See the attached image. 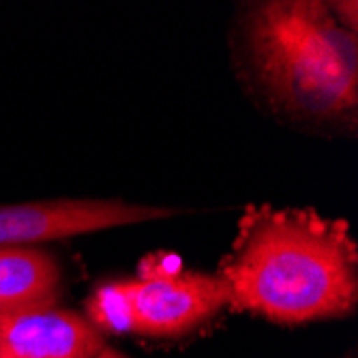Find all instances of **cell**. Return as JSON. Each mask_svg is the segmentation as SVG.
<instances>
[{
  "label": "cell",
  "mask_w": 358,
  "mask_h": 358,
  "mask_svg": "<svg viewBox=\"0 0 358 358\" xmlns=\"http://www.w3.org/2000/svg\"><path fill=\"white\" fill-rule=\"evenodd\" d=\"M219 277L236 311L277 324L341 317L358 301V249L343 219L313 208L249 206Z\"/></svg>",
  "instance_id": "cell-1"
},
{
  "label": "cell",
  "mask_w": 358,
  "mask_h": 358,
  "mask_svg": "<svg viewBox=\"0 0 358 358\" xmlns=\"http://www.w3.org/2000/svg\"><path fill=\"white\" fill-rule=\"evenodd\" d=\"M236 64L257 101L283 120L356 131L358 37L320 0L249 5Z\"/></svg>",
  "instance_id": "cell-2"
},
{
  "label": "cell",
  "mask_w": 358,
  "mask_h": 358,
  "mask_svg": "<svg viewBox=\"0 0 358 358\" xmlns=\"http://www.w3.org/2000/svg\"><path fill=\"white\" fill-rule=\"evenodd\" d=\"M176 210L112 200H45L0 206V247H39L50 241L174 217Z\"/></svg>",
  "instance_id": "cell-3"
},
{
  "label": "cell",
  "mask_w": 358,
  "mask_h": 358,
  "mask_svg": "<svg viewBox=\"0 0 358 358\" xmlns=\"http://www.w3.org/2000/svg\"><path fill=\"white\" fill-rule=\"evenodd\" d=\"M129 285L134 333L157 339H174L195 331L230 301L219 275L198 271L150 268L138 279H129Z\"/></svg>",
  "instance_id": "cell-4"
},
{
  "label": "cell",
  "mask_w": 358,
  "mask_h": 358,
  "mask_svg": "<svg viewBox=\"0 0 358 358\" xmlns=\"http://www.w3.org/2000/svg\"><path fill=\"white\" fill-rule=\"evenodd\" d=\"M108 350L92 324L67 309L35 307L0 317V354L32 358H99Z\"/></svg>",
  "instance_id": "cell-5"
},
{
  "label": "cell",
  "mask_w": 358,
  "mask_h": 358,
  "mask_svg": "<svg viewBox=\"0 0 358 358\" xmlns=\"http://www.w3.org/2000/svg\"><path fill=\"white\" fill-rule=\"evenodd\" d=\"M60 268L41 247H0V317L56 305Z\"/></svg>",
  "instance_id": "cell-6"
},
{
  "label": "cell",
  "mask_w": 358,
  "mask_h": 358,
  "mask_svg": "<svg viewBox=\"0 0 358 358\" xmlns=\"http://www.w3.org/2000/svg\"><path fill=\"white\" fill-rule=\"evenodd\" d=\"M88 322L103 333L129 335L134 333V307L129 281H114L99 285L86 303Z\"/></svg>",
  "instance_id": "cell-7"
},
{
  "label": "cell",
  "mask_w": 358,
  "mask_h": 358,
  "mask_svg": "<svg viewBox=\"0 0 358 358\" xmlns=\"http://www.w3.org/2000/svg\"><path fill=\"white\" fill-rule=\"evenodd\" d=\"M331 11L335 13V17L352 32H356V3H329Z\"/></svg>",
  "instance_id": "cell-8"
},
{
  "label": "cell",
  "mask_w": 358,
  "mask_h": 358,
  "mask_svg": "<svg viewBox=\"0 0 358 358\" xmlns=\"http://www.w3.org/2000/svg\"><path fill=\"white\" fill-rule=\"evenodd\" d=\"M0 358H32V356H9V354H0Z\"/></svg>",
  "instance_id": "cell-9"
},
{
  "label": "cell",
  "mask_w": 358,
  "mask_h": 358,
  "mask_svg": "<svg viewBox=\"0 0 358 358\" xmlns=\"http://www.w3.org/2000/svg\"><path fill=\"white\" fill-rule=\"evenodd\" d=\"M114 358H120V356H114Z\"/></svg>",
  "instance_id": "cell-10"
}]
</instances>
